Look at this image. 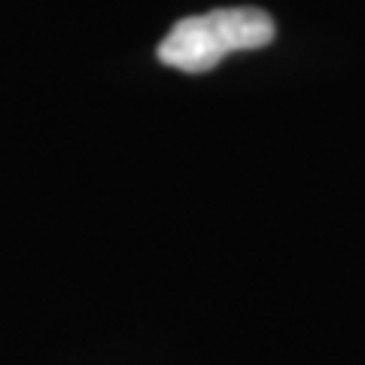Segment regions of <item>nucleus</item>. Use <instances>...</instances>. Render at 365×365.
<instances>
[{"label":"nucleus","mask_w":365,"mask_h":365,"mask_svg":"<svg viewBox=\"0 0 365 365\" xmlns=\"http://www.w3.org/2000/svg\"><path fill=\"white\" fill-rule=\"evenodd\" d=\"M274 40V21L265 9L232 6L180 19L158 46V58L186 73L213 71L225 55L262 49Z\"/></svg>","instance_id":"1"}]
</instances>
